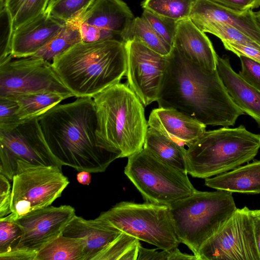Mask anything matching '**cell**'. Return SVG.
Segmentation results:
<instances>
[{"label":"cell","mask_w":260,"mask_h":260,"mask_svg":"<svg viewBox=\"0 0 260 260\" xmlns=\"http://www.w3.org/2000/svg\"><path fill=\"white\" fill-rule=\"evenodd\" d=\"M156 102L158 107L176 109L206 125H234L245 114L230 96L217 70H204L174 47Z\"/></svg>","instance_id":"6da1fadb"},{"label":"cell","mask_w":260,"mask_h":260,"mask_svg":"<svg viewBox=\"0 0 260 260\" xmlns=\"http://www.w3.org/2000/svg\"><path fill=\"white\" fill-rule=\"evenodd\" d=\"M51 152L62 165L90 173L105 172L120 158L98 143L95 108L92 98H78L58 104L38 117Z\"/></svg>","instance_id":"7a4b0ae2"},{"label":"cell","mask_w":260,"mask_h":260,"mask_svg":"<svg viewBox=\"0 0 260 260\" xmlns=\"http://www.w3.org/2000/svg\"><path fill=\"white\" fill-rule=\"evenodd\" d=\"M52 67L77 98H91L120 83L126 69L125 43L81 42L56 56Z\"/></svg>","instance_id":"3957f363"},{"label":"cell","mask_w":260,"mask_h":260,"mask_svg":"<svg viewBox=\"0 0 260 260\" xmlns=\"http://www.w3.org/2000/svg\"><path fill=\"white\" fill-rule=\"evenodd\" d=\"M92 99L100 146L120 158L141 150L149 127L144 106L127 85L120 82L113 85Z\"/></svg>","instance_id":"277c9868"},{"label":"cell","mask_w":260,"mask_h":260,"mask_svg":"<svg viewBox=\"0 0 260 260\" xmlns=\"http://www.w3.org/2000/svg\"><path fill=\"white\" fill-rule=\"evenodd\" d=\"M260 149V135L244 126L206 131L186 149L187 173L206 179L249 162Z\"/></svg>","instance_id":"5b68a950"},{"label":"cell","mask_w":260,"mask_h":260,"mask_svg":"<svg viewBox=\"0 0 260 260\" xmlns=\"http://www.w3.org/2000/svg\"><path fill=\"white\" fill-rule=\"evenodd\" d=\"M177 237L198 258L202 245L237 209L232 192L216 190L193 193L169 206Z\"/></svg>","instance_id":"8992f818"},{"label":"cell","mask_w":260,"mask_h":260,"mask_svg":"<svg viewBox=\"0 0 260 260\" xmlns=\"http://www.w3.org/2000/svg\"><path fill=\"white\" fill-rule=\"evenodd\" d=\"M96 218L158 249L170 250L181 243L168 205L123 201L102 212Z\"/></svg>","instance_id":"52a82bcc"},{"label":"cell","mask_w":260,"mask_h":260,"mask_svg":"<svg viewBox=\"0 0 260 260\" xmlns=\"http://www.w3.org/2000/svg\"><path fill=\"white\" fill-rule=\"evenodd\" d=\"M124 174L146 202L168 205L191 195L195 188L187 173L143 148L128 157Z\"/></svg>","instance_id":"ba28073f"},{"label":"cell","mask_w":260,"mask_h":260,"mask_svg":"<svg viewBox=\"0 0 260 260\" xmlns=\"http://www.w3.org/2000/svg\"><path fill=\"white\" fill-rule=\"evenodd\" d=\"M62 166L47 146L38 117L0 131V174L10 181L28 168Z\"/></svg>","instance_id":"9c48e42d"},{"label":"cell","mask_w":260,"mask_h":260,"mask_svg":"<svg viewBox=\"0 0 260 260\" xmlns=\"http://www.w3.org/2000/svg\"><path fill=\"white\" fill-rule=\"evenodd\" d=\"M12 181L11 213L3 217L10 220L50 206L70 183L61 168L58 167L23 170Z\"/></svg>","instance_id":"30bf717a"},{"label":"cell","mask_w":260,"mask_h":260,"mask_svg":"<svg viewBox=\"0 0 260 260\" xmlns=\"http://www.w3.org/2000/svg\"><path fill=\"white\" fill-rule=\"evenodd\" d=\"M74 96L64 85L51 62L32 56L0 62V97L39 93Z\"/></svg>","instance_id":"8fae6325"},{"label":"cell","mask_w":260,"mask_h":260,"mask_svg":"<svg viewBox=\"0 0 260 260\" xmlns=\"http://www.w3.org/2000/svg\"><path fill=\"white\" fill-rule=\"evenodd\" d=\"M75 215L70 205H50L12 220L20 226L21 237L16 249L0 260H35L40 250L62 234Z\"/></svg>","instance_id":"7c38bea8"},{"label":"cell","mask_w":260,"mask_h":260,"mask_svg":"<svg viewBox=\"0 0 260 260\" xmlns=\"http://www.w3.org/2000/svg\"><path fill=\"white\" fill-rule=\"evenodd\" d=\"M199 260H260L251 210L237 208L201 247Z\"/></svg>","instance_id":"4fadbf2b"},{"label":"cell","mask_w":260,"mask_h":260,"mask_svg":"<svg viewBox=\"0 0 260 260\" xmlns=\"http://www.w3.org/2000/svg\"><path fill=\"white\" fill-rule=\"evenodd\" d=\"M126 84L146 107L157 101L165 77L169 56H163L141 43H125Z\"/></svg>","instance_id":"5bb4252c"},{"label":"cell","mask_w":260,"mask_h":260,"mask_svg":"<svg viewBox=\"0 0 260 260\" xmlns=\"http://www.w3.org/2000/svg\"><path fill=\"white\" fill-rule=\"evenodd\" d=\"M134 18L121 0H94L78 16L82 41L125 42L126 31Z\"/></svg>","instance_id":"9a60e30c"},{"label":"cell","mask_w":260,"mask_h":260,"mask_svg":"<svg viewBox=\"0 0 260 260\" xmlns=\"http://www.w3.org/2000/svg\"><path fill=\"white\" fill-rule=\"evenodd\" d=\"M66 22L52 16L46 10L17 27L13 36L11 57L33 56L60 30Z\"/></svg>","instance_id":"2e32d148"},{"label":"cell","mask_w":260,"mask_h":260,"mask_svg":"<svg viewBox=\"0 0 260 260\" xmlns=\"http://www.w3.org/2000/svg\"><path fill=\"white\" fill-rule=\"evenodd\" d=\"M148 127L183 146L189 147L205 132L206 125L176 109L158 107L151 112Z\"/></svg>","instance_id":"e0dca14e"},{"label":"cell","mask_w":260,"mask_h":260,"mask_svg":"<svg viewBox=\"0 0 260 260\" xmlns=\"http://www.w3.org/2000/svg\"><path fill=\"white\" fill-rule=\"evenodd\" d=\"M189 18L193 23L217 22L230 25L260 45V24L252 10L237 11L211 0H196Z\"/></svg>","instance_id":"ac0fdd59"},{"label":"cell","mask_w":260,"mask_h":260,"mask_svg":"<svg viewBox=\"0 0 260 260\" xmlns=\"http://www.w3.org/2000/svg\"><path fill=\"white\" fill-rule=\"evenodd\" d=\"M173 47L204 70H217L218 55L211 42L189 18L178 21Z\"/></svg>","instance_id":"d6986e66"},{"label":"cell","mask_w":260,"mask_h":260,"mask_svg":"<svg viewBox=\"0 0 260 260\" xmlns=\"http://www.w3.org/2000/svg\"><path fill=\"white\" fill-rule=\"evenodd\" d=\"M121 233L96 218L86 219L75 215L62 234L83 241L84 260H100L105 250Z\"/></svg>","instance_id":"ffe728a7"},{"label":"cell","mask_w":260,"mask_h":260,"mask_svg":"<svg viewBox=\"0 0 260 260\" xmlns=\"http://www.w3.org/2000/svg\"><path fill=\"white\" fill-rule=\"evenodd\" d=\"M217 71L234 103L260 126V91L234 71L226 56L218 55Z\"/></svg>","instance_id":"44dd1931"},{"label":"cell","mask_w":260,"mask_h":260,"mask_svg":"<svg viewBox=\"0 0 260 260\" xmlns=\"http://www.w3.org/2000/svg\"><path fill=\"white\" fill-rule=\"evenodd\" d=\"M205 184L230 192L260 194V160L205 179Z\"/></svg>","instance_id":"7402d4cb"},{"label":"cell","mask_w":260,"mask_h":260,"mask_svg":"<svg viewBox=\"0 0 260 260\" xmlns=\"http://www.w3.org/2000/svg\"><path fill=\"white\" fill-rule=\"evenodd\" d=\"M143 148L167 164L187 173L186 149L184 146L149 127Z\"/></svg>","instance_id":"603a6c76"},{"label":"cell","mask_w":260,"mask_h":260,"mask_svg":"<svg viewBox=\"0 0 260 260\" xmlns=\"http://www.w3.org/2000/svg\"><path fill=\"white\" fill-rule=\"evenodd\" d=\"M6 97L13 98L17 103L18 116L22 122L39 117L53 107L67 99L60 94L51 92L21 94Z\"/></svg>","instance_id":"cb8c5ba5"},{"label":"cell","mask_w":260,"mask_h":260,"mask_svg":"<svg viewBox=\"0 0 260 260\" xmlns=\"http://www.w3.org/2000/svg\"><path fill=\"white\" fill-rule=\"evenodd\" d=\"M82 42L78 17L66 22L60 30L32 57L49 62L76 44Z\"/></svg>","instance_id":"d4e9b609"},{"label":"cell","mask_w":260,"mask_h":260,"mask_svg":"<svg viewBox=\"0 0 260 260\" xmlns=\"http://www.w3.org/2000/svg\"><path fill=\"white\" fill-rule=\"evenodd\" d=\"M84 258L83 241L61 234L40 250L35 260H84Z\"/></svg>","instance_id":"484cf974"},{"label":"cell","mask_w":260,"mask_h":260,"mask_svg":"<svg viewBox=\"0 0 260 260\" xmlns=\"http://www.w3.org/2000/svg\"><path fill=\"white\" fill-rule=\"evenodd\" d=\"M138 41L154 51L165 56H169L173 47L164 41L142 17H135L124 37L125 42Z\"/></svg>","instance_id":"4316f807"},{"label":"cell","mask_w":260,"mask_h":260,"mask_svg":"<svg viewBox=\"0 0 260 260\" xmlns=\"http://www.w3.org/2000/svg\"><path fill=\"white\" fill-rule=\"evenodd\" d=\"M196 0H144L143 9L179 21L189 18Z\"/></svg>","instance_id":"83f0119b"},{"label":"cell","mask_w":260,"mask_h":260,"mask_svg":"<svg viewBox=\"0 0 260 260\" xmlns=\"http://www.w3.org/2000/svg\"><path fill=\"white\" fill-rule=\"evenodd\" d=\"M140 245L137 238L121 232L105 250L100 260H136Z\"/></svg>","instance_id":"f1b7e54d"},{"label":"cell","mask_w":260,"mask_h":260,"mask_svg":"<svg viewBox=\"0 0 260 260\" xmlns=\"http://www.w3.org/2000/svg\"><path fill=\"white\" fill-rule=\"evenodd\" d=\"M193 23L202 31L213 34L221 41H227L260 49L259 45L230 25L217 22L200 21Z\"/></svg>","instance_id":"f546056e"},{"label":"cell","mask_w":260,"mask_h":260,"mask_svg":"<svg viewBox=\"0 0 260 260\" xmlns=\"http://www.w3.org/2000/svg\"><path fill=\"white\" fill-rule=\"evenodd\" d=\"M94 0H58L48 7L52 16L68 22L79 16Z\"/></svg>","instance_id":"4dcf8cb0"},{"label":"cell","mask_w":260,"mask_h":260,"mask_svg":"<svg viewBox=\"0 0 260 260\" xmlns=\"http://www.w3.org/2000/svg\"><path fill=\"white\" fill-rule=\"evenodd\" d=\"M142 16L164 41L173 47L178 21L158 15L145 9Z\"/></svg>","instance_id":"1f68e13d"},{"label":"cell","mask_w":260,"mask_h":260,"mask_svg":"<svg viewBox=\"0 0 260 260\" xmlns=\"http://www.w3.org/2000/svg\"><path fill=\"white\" fill-rule=\"evenodd\" d=\"M21 235V230L15 221L0 218V257L16 249Z\"/></svg>","instance_id":"d6a6232c"},{"label":"cell","mask_w":260,"mask_h":260,"mask_svg":"<svg viewBox=\"0 0 260 260\" xmlns=\"http://www.w3.org/2000/svg\"><path fill=\"white\" fill-rule=\"evenodd\" d=\"M14 31L13 18L11 13L5 6H0V62L11 58Z\"/></svg>","instance_id":"836d02e7"},{"label":"cell","mask_w":260,"mask_h":260,"mask_svg":"<svg viewBox=\"0 0 260 260\" xmlns=\"http://www.w3.org/2000/svg\"><path fill=\"white\" fill-rule=\"evenodd\" d=\"M49 2V0H24L13 19L14 29L45 12Z\"/></svg>","instance_id":"e575fe53"},{"label":"cell","mask_w":260,"mask_h":260,"mask_svg":"<svg viewBox=\"0 0 260 260\" xmlns=\"http://www.w3.org/2000/svg\"><path fill=\"white\" fill-rule=\"evenodd\" d=\"M18 104L10 97H0V131L14 129L22 121L18 114Z\"/></svg>","instance_id":"d590c367"},{"label":"cell","mask_w":260,"mask_h":260,"mask_svg":"<svg viewBox=\"0 0 260 260\" xmlns=\"http://www.w3.org/2000/svg\"><path fill=\"white\" fill-rule=\"evenodd\" d=\"M158 249V248H157ZM157 248L147 249L140 245L138 260H198L195 255L181 252L178 247L158 251Z\"/></svg>","instance_id":"8d00e7d4"},{"label":"cell","mask_w":260,"mask_h":260,"mask_svg":"<svg viewBox=\"0 0 260 260\" xmlns=\"http://www.w3.org/2000/svg\"><path fill=\"white\" fill-rule=\"evenodd\" d=\"M241 70L239 75L246 82L260 91V63L244 56H239Z\"/></svg>","instance_id":"74e56055"},{"label":"cell","mask_w":260,"mask_h":260,"mask_svg":"<svg viewBox=\"0 0 260 260\" xmlns=\"http://www.w3.org/2000/svg\"><path fill=\"white\" fill-rule=\"evenodd\" d=\"M11 189L9 180L0 174V218L11 213Z\"/></svg>","instance_id":"f35d334b"},{"label":"cell","mask_w":260,"mask_h":260,"mask_svg":"<svg viewBox=\"0 0 260 260\" xmlns=\"http://www.w3.org/2000/svg\"><path fill=\"white\" fill-rule=\"evenodd\" d=\"M222 42L225 49L233 52L238 56L244 55L260 63V49L224 41Z\"/></svg>","instance_id":"ab89813d"},{"label":"cell","mask_w":260,"mask_h":260,"mask_svg":"<svg viewBox=\"0 0 260 260\" xmlns=\"http://www.w3.org/2000/svg\"><path fill=\"white\" fill-rule=\"evenodd\" d=\"M225 8L237 11H246L260 7V0H211Z\"/></svg>","instance_id":"60d3db41"},{"label":"cell","mask_w":260,"mask_h":260,"mask_svg":"<svg viewBox=\"0 0 260 260\" xmlns=\"http://www.w3.org/2000/svg\"><path fill=\"white\" fill-rule=\"evenodd\" d=\"M255 243L260 258V209L251 210Z\"/></svg>","instance_id":"b9f144b4"},{"label":"cell","mask_w":260,"mask_h":260,"mask_svg":"<svg viewBox=\"0 0 260 260\" xmlns=\"http://www.w3.org/2000/svg\"><path fill=\"white\" fill-rule=\"evenodd\" d=\"M24 0H0V6H5L14 19Z\"/></svg>","instance_id":"7bdbcfd3"},{"label":"cell","mask_w":260,"mask_h":260,"mask_svg":"<svg viewBox=\"0 0 260 260\" xmlns=\"http://www.w3.org/2000/svg\"><path fill=\"white\" fill-rule=\"evenodd\" d=\"M90 173L85 171H80L77 175L78 182L83 185H89L91 182V175Z\"/></svg>","instance_id":"ee69618b"},{"label":"cell","mask_w":260,"mask_h":260,"mask_svg":"<svg viewBox=\"0 0 260 260\" xmlns=\"http://www.w3.org/2000/svg\"><path fill=\"white\" fill-rule=\"evenodd\" d=\"M255 16L256 19L260 24V10L255 12Z\"/></svg>","instance_id":"f6af8a7d"},{"label":"cell","mask_w":260,"mask_h":260,"mask_svg":"<svg viewBox=\"0 0 260 260\" xmlns=\"http://www.w3.org/2000/svg\"><path fill=\"white\" fill-rule=\"evenodd\" d=\"M58 0H49V4L48 6V7L51 6V5H53L54 3L57 2ZM47 7V8H48Z\"/></svg>","instance_id":"bcb514c9"}]
</instances>
